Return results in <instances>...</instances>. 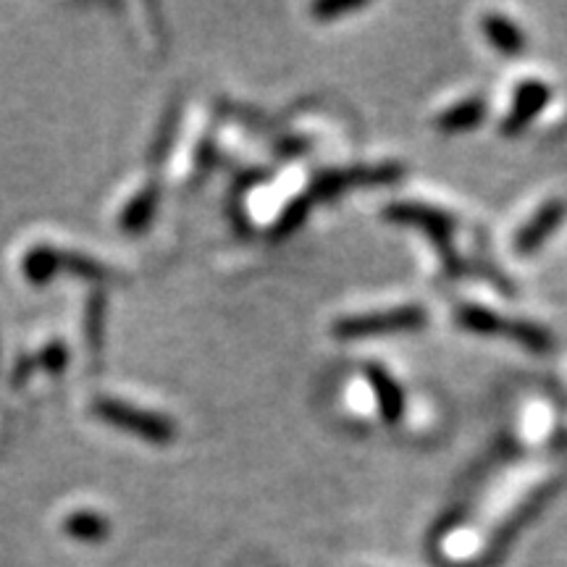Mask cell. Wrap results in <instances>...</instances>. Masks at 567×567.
<instances>
[{
    "label": "cell",
    "mask_w": 567,
    "mask_h": 567,
    "mask_svg": "<svg viewBox=\"0 0 567 567\" xmlns=\"http://www.w3.org/2000/svg\"><path fill=\"white\" fill-rule=\"evenodd\" d=\"M417 323H423V310L408 305V308H394V310H386V313L347 318V321H339L334 329L337 334H342V339H358V337H371L375 331L413 329Z\"/></svg>",
    "instance_id": "6da1fadb"
},
{
    "label": "cell",
    "mask_w": 567,
    "mask_h": 567,
    "mask_svg": "<svg viewBox=\"0 0 567 567\" xmlns=\"http://www.w3.org/2000/svg\"><path fill=\"white\" fill-rule=\"evenodd\" d=\"M460 321H463L465 326H471V329H476V331H509V334H513L515 339H520L523 344H530V347L547 344V337H544L538 329H534V326L494 321L488 310H465V313H460Z\"/></svg>",
    "instance_id": "7a4b0ae2"
},
{
    "label": "cell",
    "mask_w": 567,
    "mask_h": 567,
    "mask_svg": "<svg viewBox=\"0 0 567 567\" xmlns=\"http://www.w3.org/2000/svg\"><path fill=\"white\" fill-rule=\"evenodd\" d=\"M544 97H549V90H544L538 82L523 84L520 95H517V101L513 105V113H509V118L505 122V126H502V130H507V132L520 130V126L526 124L528 118L538 111V105L544 103Z\"/></svg>",
    "instance_id": "3957f363"
},
{
    "label": "cell",
    "mask_w": 567,
    "mask_h": 567,
    "mask_svg": "<svg viewBox=\"0 0 567 567\" xmlns=\"http://www.w3.org/2000/svg\"><path fill=\"white\" fill-rule=\"evenodd\" d=\"M559 216H563V205L551 203L547 208H542V213H538L534 221L523 226L520 234H517V250H530V247L542 243V237L559 221Z\"/></svg>",
    "instance_id": "277c9868"
},
{
    "label": "cell",
    "mask_w": 567,
    "mask_h": 567,
    "mask_svg": "<svg viewBox=\"0 0 567 567\" xmlns=\"http://www.w3.org/2000/svg\"><path fill=\"white\" fill-rule=\"evenodd\" d=\"M481 116H484V105L478 101H467V103L455 105V109L444 111L442 116L436 118V124L439 130L460 132V130H471L473 124H478Z\"/></svg>",
    "instance_id": "5b68a950"
},
{
    "label": "cell",
    "mask_w": 567,
    "mask_h": 567,
    "mask_svg": "<svg viewBox=\"0 0 567 567\" xmlns=\"http://www.w3.org/2000/svg\"><path fill=\"white\" fill-rule=\"evenodd\" d=\"M486 32H488V38L494 40V45L499 48V51H505V53H517V51H520V48H523L520 32H517L515 27L509 24L507 19L488 17V19H486Z\"/></svg>",
    "instance_id": "8992f818"
}]
</instances>
